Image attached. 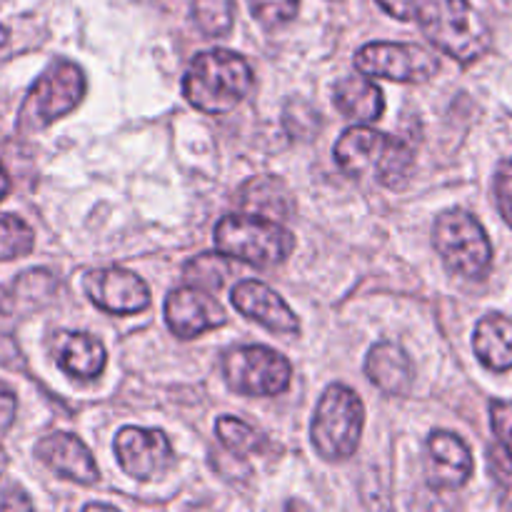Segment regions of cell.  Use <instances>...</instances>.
Here are the masks:
<instances>
[{
	"label": "cell",
	"mask_w": 512,
	"mask_h": 512,
	"mask_svg": "<svg viewBox=\"0 0 512 512\" xmlns=\"http://www.w3.org/2000/svg\"><path fill=\"white\" fill-rule=\"evenodd\" d=\"M433 245L450 273L465 280H483L493 265L488 233L468 210H445L433 225Z\"/></svg>",
	"instance_id": "8992f818"
},
{
	"label": "cell",
	"mask_w": 512,
	"mask_h": 512,
	"mask_svg": "<svg viewBox=\"0 0 512 512\" xmlns=\"http://www.w3.org/2000/svg\"><path fill=\"white\" fill-rule=\"evenodd\" d=\"M215 248L228 258L255 268H275L295 250V238L273 218L253 213H230L215 225Z\"/></svg>",
	"instance_id": "3957f363"
},
{
	"label": "cell",
	"mask_w": 512,
	"mask_h": 512,
	"mask_svg": "<svg viewBox=\"0 0 512 512\" xmlns=\"http://www.w3.org/2000/svg\"><path fill=\"white\" fill-rule=\"evenodd\" d=\"M18 413V398L5 383H0V433H8Z\"/></svg>",
	"instance_id": "f1b7e54d"
},
{
	"label": "cell",
	"mask_w": 512,
	"mask_h": 512,
	"mask_svg": "<svg viewBox=\"0 0 512 512\" xmlns=\"http://www.w3.org/2000/svg\"><path fill=\"white\" fill-rule=\"evenodd\" d=\"M495 203H498L500 215L505 218V223L512 228V158L500 163L498 173H495Z\"/></svg>",
	"instance_id": "4316f807"
},
{
	"label": "cell",
	"mask_w": 512,
	"mask_h": 512,
	"mask_svg": "<svg viewBox=\"0 0 512 512\" xmlns=\"http://www.w3.org/2000/svg\"><path fill=\"white\" fill-rule=\"evenodd\" d=\"M83 95V70L70 60H55L25 95L18 113V130L20 133H40V130L50 128L55 120L73 113Z\"/></svg>",
	"instance_id": "52a82bcc"
},
{
	"label": "cell",
	"mask_w": 512,
	"mask_h": 512,
	"mask_svg": "<svg viewBox=\"0 0 512 512\" xmlns=\"http://www.w3.org/2000/svg\"><path fill=\"white\" fill-rule=\"evenodd\" d=\"M35 458L58 478L78 485H95L100 473L83 440L73 433H50L35 445Z\"/></svg>",
	"instance_id": "4fadbf2b"
},
{
	"label": "cell",
	"mask_w": 512,
	"mask_h": 512,
	"mask_svg": "<svg viewBox=\"0 0 512 512\" xmlns=\"http://www.w3.org/2000/svg\"><path fill=\"white\" fill-rule=\"evenodd\" d=\"M473 475L468 445L450 430H435L428 438V483L435 490H458Z\"/></svg>",
	"instance_id": "9a60e30c"
},
{
	"label": "cell",
	"mask_w": 512,
	"mask_h": 512,
	"mask_svg": "<svg viewBox=\"0 0 512 512\" xmlns=\"http://www.w3.org/2000/svg\"><path fill=\"white\" fill-rule=\"evenodd\" d=\"M53 355L58 368L78 380L98 378L108 363V355L98 338L73 330H58L53 335Z\"/></svg>",
	"instance_id": "2e32d148"
},
{
	"label": "cell",
	"mask_w": 512,
	"mask_h": 512,
	"mask_svg": "<svg viewBox=\"0 0 512 512\" xmlns=\"http://www.w3.org/2000/svg\"><path fill=\"white\" fill-rule=\"evenodd\" d=\"M115 458L135 480H155L175 463L173 445L163 430L123 428L115 435Z\"/></svg>",
	"instance_id": "30bf717a"
},
{
	"label": "cell",
	"mask_w": 512,
	"mask_h": 512,
	"mask_svg": "<svg viewBox=\"0 0 512 512\" xmlns=\"http://www.w3.org/2000/svg\"><path fill=\"white\" fill-rule=\"evenodd\" d=\"M85 510H113V505H105V503H90V505H85Z\"/></svg>",
	"instance_id": "836d02e7"
},
{
	"label": "cell",
	"mask_w": 512,
	"mask_h": 512,
	"mask_svg": "<svg viewBox=\"0 0 512 512\" xmlns=\"http://www.w3.org/2000/svg\"><path fill=\"white\" fill-rule=\"evenodd\" d=\"M370 383L388 395H408L413 388V365L395 343H378L365 358Z\"/></svg>",
	"instance_id": "e0dca14e"
},
{
	"label": "cell",
	"mask_w": 512,
	"mask_h": 512,
	"mask_svg": "<svg viewBox=\"0 0 512 512\" xmlns=\"http://www.w3.org/2000/svg\"><path fill=\"white\" fill-rule=\"evenodd\" d=\"M250 13L263 28H283L298 15L300 0H248Z\"/></svg>",
	"instance_id": "d4e9b609"
},
{
	"label": "cell",
	"mask_w": 512,
	"mask_h": 512,
	"mask_svg": "<svg viewBox=\"0 0 512 512\" xmlns=\"http://www.w3.org/2000/svg\"><path fill=\"white\" fill-rule=\"evenodd\" d=\"M418 20L425 38L463 65L475 63L490 48L488 25L468 0H423Z\"/></svg>",
	"instance_id": "277c9868"
},
{
	"label": "cell",
	"mask_w": 512,
	"mask_h": 512,
	"mask_svg": "<svg viewBox=\"0 0 512 512\" xmlns=\"http://www.w3.org/2000/svg\"><path fill=\"white\" fill-rule=\"evenodd\" d=\"M8 190H10V178H8V173H5L3 165H0V200L8 195Z\"/></svg>",
	"instance_id": "1f68e13d"
},
{
	"label": "cell",
	"mask_w": 512,
	"mask_h": 512,
	"mask_svg": "<svg viewBox=\"0 0 512 512\" xmlns=\"http://www.w3.org/2000/svg\"><path fill=\"white\" fill-rule=\"evenodd\" d=\"M335 163L358 180H375L385 188H400L413 168V150L400 138L355 125L335 143Z\"/></svg>",
	"instance_id": "7a4b0ae2"
},
{
	"label": "cell",
	"mask_w": 512,
	"mask_h": 512,
	"mask_svg": "<svg viewBox=\"0 0 512 512\" xmlns=\"http://www.w3.org/2000/svg\"><path fill=\"white\" fill-rule=\"evenodd\" d=\"M83 290L95 308L130 315L150 305V290L140 275L123 268H100L83 275Z\"/></svg>",
	"instance_id": "8fae6325"
},
{
	"label": "cell",
	"mask_w": 512,
	"mask_h": 512,
	"mask_svg": "<svg viewBox=\"0 0 512 512\" xmlns=\"http://www.w3.org/2000/svg\"><path fill=\"white\" fill-rule=\"evenodd\" d=\"M215 433H218L220 443H223L225 448L233 450V453L238 455H253L260 453V448H263V438H260L250 425H245L243 420L238 418H228V415L218 418Z\"/></svg>",
	"instance_id": "cb8c5ba5"
},
{
	"label": "cell",
	"mask_w": 512,
	"mask_h": 512,
	"mask_svg": "<svg viewBox=\"0 0 512 512\" xmlns=\"http://www.w3.org/2000/svg\"><path fill=\"white\" fill-rule=\"evenodd\" d=\"M225 320L228 315H225L223 305L208 290L195 288V285L175 288L165 298V323L183 340L198 338L205 330L220 328L225 325Z\"/></svg>",
	"instance_id": "7c38bea8"
},
{
	"label": "cell",
	"mask_w": 512,
	"mask_h": 512,
	"mask_svg": "<svg viewBox=\"0 0 512 512\" xmlns=\"http://www.w3.org/2000/svg\"><path fill=\"white\" fill-rule=\"evenodd\" d=\"M355 68L368 78L428 83L440 70V58L415 43H368L355 53Z\"/></svg>",
	"instance_id": "9c48e42d"
},
{
	"label": "cell",
	"mask_w": 512,
	"mask_h": 512,
	"mask_svg": "<svg viewBox=\"0 0 512 512\" xmlns=\"http://www.w3.org/2000/svg\"><path fill=\"white\" fill-rule=\"evenodd\" d=\"M230 303L245 318L255 320L273 333H298L300 320L270 285L260 280H243L230 290Z\"/></svg>",
	"instance_id": "5bb4252c"
},
{
	"label": "cell",
	"mask_w": 512,
	"mask_h": 512,
	"mask_svg": "<svg viewBox=\"0 0 512 512\" xmlns=\"http://www.w3.org/2000/svg\"><path fill=\"white\" fill-rule=\"evenodd\" d=\"M5 3H8V0H0V8H3V5H5Z\"/></svg>",
	"instance_id": "e575fe53"
},
{
	"label": "cell",
	"mask_w": 512,
	"mask_h": 512,
	"mask_svg": "<svg viewBox=\"0 0 512 512\" xmlns=\"http://www.w3.org/2000/svg\"><path fill=\"white\" fill-rule=\"evenodd\" d=\"M193 20L205 38H225L233 28L235 0H193Z\"/></svg>",
	"instance_id": "7402d4cb"
},
{
	"label": "cell",
	"mask_w": 512,
	"mask_h": 512,
	"mask_svg": "<svg viewBox=\"0 0 512 512\" xmlns=\"http://www.w3.org/2000/svg\"><path fill=\"white\" fill-rule=\"evenodd\" d=\"M223 375L233 393L268 398L288 390L293 368L278 350L265 345H240L225 353Z\"/></svg>",
	"instance_id": "ba28073f"
},
{
	"label": "cell",
	"mask_w": 512,
	"mask_h": 512,
	"mask_svg": "<svg viewBox=\"0 0 512 512\" xmlns=\"http://www.w3.org/2000/svg\"><path fill=\"white\" fill-rule=\"evenodd\" d=\"M5 468H8V455H5L3 445H0V475L5 473Z\"/></svg>",
	"instance_id": "d6a6232c"
},
{
	"label": "cell",
	"mask_w": 512,
	"mask_h": 512,
	"mask_svg": "<svg viewBox=\"0 0 512 512\" xmlns=\"http://www.w3.org/2000/svg\"><path fill=\"white\" fill-rule=\"evenodd\" d=\"M488 465L500 490V500H503V505L512 508V458L503 448H490Z\"/></svg>",
	"instance_id": "484cf974"
},
{
	"label": "cell",
	"mask_w": 512,
	"mask_h": 512,
	"mask_svg": "<svg viewBox=\"0 0 512 512\" xmlns=\"http://www.w3.org/2000/svg\"><path fill=\"white\" fill-rule=\"evenodd\" d=\"M380 8L398 20H415L420 13L423 0H378Z\"/></svg>",
	"instance_id": "f546056e"
},
{
	"label": "cell",
	"mask_w": 512,
	"mask_h": 512,
	"mask_svg": "<svg viewBox=\"0 0 512 512\" xmlns=\"http://www.w3.org/2000/svg\"><path fill=\"white\" fill-rule=\"evenodd\" d=\"M473 348L485 368L493 373H508L512 368V320L503 313L480 318L473 335Z\"/></svg>",
	"instance_id": "d6986e66"
},
{
	"label": "cell",
	"mask_w": 512,
	"mask_h": 512,
	"mask_svg": "<svg viewBox=\"0 0 512 512\" xmlns=\"http://www.w3.org/2000/svg\"><path fill=\"white\" fill-rule=\"evenodd\" d=\"M230 275H233V265H230L228 255L223 253H205L185 265V278H188V283L195 285V288L208 290V293H215V290L223 288Z\"/></svg>",
	"instance_id": "44dd1931"
},
{
	"label": "cell",
	"mask_w": 512,
	"mask_h": 512,
	"mask_svg": "<svg viewBox=\"0 0 512 512\" xmlns=\"http://www.w3.org/2000/svg\"><path fill=\"white\" fill-rule=\"evenodd\" d=\"M365 425V405L353 388L343 383L330 385L315 408L310 440L315 453L328 463L353 458Z\"/></svg>",
	"instance_id": "5b68a950"
},
{
	"label": "cell",
	"mask_w": 512,
	"mask_h": 512,
	"mask_svg": "<svg viewBox=\"0 0 512 512\" xmlns=\"http://www.w3.org/2000/svg\"><path fill=\"white\" fill-rule=\"evenodd\" d=\"M333 103L345 118L358 120V123H373L385 110L383 90L363 73L340 78L333 90Z\"/></svg>",
	"instance_id": "ac0fdd59"
},
{
	"label": "cell",
	"mask_w": 512,
	"mask_h": 512,
	"mask_svg": "<svg viewBox=\"0 0 512 512\" xmlns=\"http://www.w3.org/2000/svg\"><path fill=\"white\" fill-rule=\"evenodd\" d=\"M35 235L23 218L0 213V263L3 260L25 258L33 250Z\"/></svg>",
	"instance_id": "603a6c76"
},
{
	"label": "cell",
	"mask_w": 512,
	"mask_h": 512,
	"mask_svg": "<svg viewBox=\"0 0 512 512\" xmlns=\"http://www.w3.org/2000/svg\"><path fill=\"white\" fill-rule=\"evenodd\" d=\"M490 425H493L500 448L512 458V405L493 400L490 403Z\"/></svg>",
	"instance_id": "83f0119b"
},
{
	"label": "cell",
	"mask_w": 512,
	"mask_h": 512,
	"mask_svg": "<svg viewBox=\"0 0 512 512\" xmlns=\"http://www.w3.org/2000/svg\"><path fill=\"white\" fill-rule=\"evenodd\" d=\"M253 85V68L243 55L215 48L195 55L183 78V93L200 113L223 115L238 108Z\"/></svg>",
	"instance_id": "6da1fadb"
},
{
	"label": "cell",
	"mask_w": 512,
	"mask_h": 512,
	"mask_svg": "<svg viewBox=\"0 0 512 512\" xmlns=\"http://www.w3.org/2000/svg\"><path fill=\"white\" fill-rule=\"evenodd\" d=\"M240 208L245 213L263 215V218H288L293 210V200L290 193L283 188V183L275 178H250L248 183L240 188Z\"/></svg>",
	"instance_id": "ffe728a7"
},
{
	"label": "cell",
	"mask_w": 512,
	"mask_h": 512,
	"mask_svg": "<svg viewBox=\"0 0 512 512\" xmlns=\"http://www.w3.org/2000/svg\"><path fill=\"white\" fill-rule=\"evenodd\" d=\"M10 40H13V30H10L8 25L0 23V58L10 53V45H13Z\"/></svg>",
	"instance_id": "4dcf8cb0"
}]
</instances>
